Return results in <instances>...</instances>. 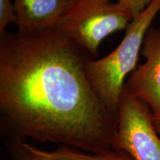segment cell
I'll return each mask as SVG.
<instances>
[{"instance_id": "9c48e42d", "label": "cell", "mask_w": 160, "mask_h": 160, "mask_svg": "<svg viewBox=\"0 0 160 160\" xmlns=\"http://www.w3.org/2000/svg\"><path fill=\"white\" fill-rule=\"evenodd\" d=\"M153 0H117V5L134 19L142 13Z\"/></svg>"}, {"instance_id": "8fae6325", "label": "cell", "mask_w": 160, "mask_h": 160, "mask_svg": "<svg viewBox=\"0 0 160 160\" xmlns=\"http://www.w3.org/2000/svg\"><path fill=\"white\" fill-rule=\"evenodd\" d=\"M159 31H160V27H159Z\"/></svg>"}, {"instance_id": "52a82bcc", "label": "cell", "mask_w": 160, "mask_h": 160, "mask_svg": "<svg viewBox=\"0 0 160 160\" xmlns=\"http://www.w3.org/2000/svg\"><path fill=\"white\" fill-rule=\"evenodd\" d=\"M13 160H135L123 150L110 148L100 152H87L68 145L53 151L36 147L28 142L8 144Z\"/></svg>"}, {"instance_id": "6da1fadb", "label": "cell", "mask_w": 160, "mask_h": 160, "mask_svg": "<svg viewBox=\"0 0 160 160\" xmlns=\"http://www.w3.org/2000/svg\"><path fill=\"white\" fill-rule=\"evenodd\" d=\"M92 58L57 28L0 35V120L9 141L111 148L117 114L88 79Z\"/></svg>"}, {"instance_id": "3957f363", "label": "cell", "mask_w": 160, "mask_h": 160, "mask_svg": "<svg viewBox=\"0 0 160 160\" xmlns=\"http://www.w3.org/2000/svg\"><path fill=\"white\" fill-rule=\"evenodd\" d=\"M133 19L112 0H77L57 25L92 58L100 44Z\"/></svg>"}, {"instance_id": "ba28073f", "label": "cell", "mask_w": 160, "mask_h": 160, "mask_svg": "<svg viewBox=\"0 0 160 160\" xmlns=\"http://www.w3.org/2000/svg\"><path fill=\"white\" fill-rule=\"evenodd\" d=\"M11 23L17 24L13 2L12 0H0V35L5 33L7 26Z\"/></svg>"}, {"instance_id": "277c9868", "label": "cell", "mask_w": 160, "mask_h": 160, "mask_svg": "<svg viewBox=\"0 0 160 160\" xmlns=\"http://www.w3.org/2000/svg\"><path fill=\"white\" fill-rule=\"evenodd\" d=\"M111 148L123 150L135 160H160V136L149 106L123 91Z\"/></svg>"}, {"instance_id": "8992f818", "label": "cell", "mask_w": 160, "mask_h": 160, "mask_svg": "<svg viewBox=\"0 0 160 160\" xmlns=\"http://www.w3.org/2000/svg\"><path fill=\"white\" fill-rule=\"evenodd\" d=\"M77 0H13L18 31L56 28Z\"/></svg>"}, {"instance_id": "30bf717a", "label": "cell", "mask_w": 160, "mask_h": 160, "mask_svg": "<svg viewBox=\"0 0 160 160\" xmlns=\"http://www.w3.org/2000/svg\"><path fill=\"white\" fill-rule=\"evenodd\" d=\"M153 122L156 131L160 136V113L157 114H153Z\"/></svg>"}, {"instance_id": "5b68a950", "label": "cell", "mask_w": 160, "mask_h": 160, "mask_svg": "<svg viewBox=\"0 0 160 160\" xmlns=\"http://www.w3.org/2000/svg\"><path fill=\"white\" fill-rule=\"evenodd\" d=\"M142 54L145 62L132 72L123 91L149 106L153 114L160 113V31L150 28Z\"/></svg>"}, {"instance_id": "7a4b0ae2", "label": "cell", "mask_w": 160, "mask_h": 160, "mask_svg": "<svg viewBox=\"0 0 160 160\" xmlns=\"http://www.w3.org/2000/svg\"><path fill=\"white\" fill-rule=\"evenodd\" d=\"M160 11V0H153L125 29L121 42L109 54L99 59L89 58L86 74L101 102L117 114L118 107L128 77L136 68L145 35Z\"/></svg>"}]
</instances>
